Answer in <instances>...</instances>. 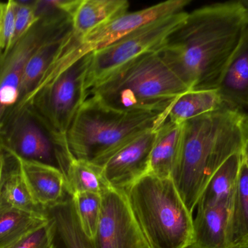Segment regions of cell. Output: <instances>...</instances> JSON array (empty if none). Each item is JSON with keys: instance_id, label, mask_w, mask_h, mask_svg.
I'll return each mask as SVG.
<instances>
[{"instance_id": "21", "label": "cell", "mask_w": 248, "mask_h": 248, "mask_svg": "<svg viewBox=\"0 0 248 248\" xmlns=\"http://www.w3.org/2000/svg\"><path fill=\"white\" fill-rule=\"evenodd\" d=\"M225 106L218 89L189 90L163 114L165 120L182 124Z\"/></svg>"}, {"instance_id": "32", "label": "cell", "mask_w": 248, "mask_h": 248, "mask_svg": "<svg viewBox=\"0 0 248 248\" xmlns=\"http://www.w3.org/2000/svg\"><path fill=\"white\" fill-rule=\"evenodd\" d=\"M243 2H244V4H246V7L248 9V0H243Z\"/></svg>"}, {"instance_id": "23", "label": "cell", "mask_w": 248, "mask_h": 248, "mask_svg": "<svg viewBox=\"0 0 248 248\" xmlns=\"http://www.w3.org/2000/svg\"><path fill=\"white\" fill-rule=\"evenodd\" d=\"M230 248H248V167L243 158L228 227Z\"/></svg>"}, {"instance_id": "31", "label": "cell", "mask_w": 248, "mask_h": 248, "mask_svg": "<svg viewBox=\"0 0 248 248\" xmlns=\"http://www.w3.org/2000/svg\"><path fill=\"white\" fill-rule=\"evenodd\" d=\"M243 154V158H244L245 162H246V165H247L248 167V139L247 141H246V144H245Z\"/></svg>"}, {"instance_id": "28", "label": "cell", "mask_w": 248, "mask_h": 248, "mask_svg": "<svg viewBox=\"0 0 248 248\" xmlns=\"http://www.w3.org/2000/svg\"><path fill=\"white\" fill-rule=\"evenodd\" d=\"M15 35V2H0V55L13 45Z\"/></svg>"}, {"instance_id": "1", "label": "cell", "mask_w": 248, "mask_h": 248, "mask_svg": "<svg viewBox=\"0 0 248 248\" xmlns=\"http://www.w3.org/2000/svg\"><path fill=\"white\" fill-rule=\"evenodd\" d=\"M248 26L243 0L213 3L188 13L157 52L189 90L217 89Z\"/></svg>"}, {"instance_id": "11", "label": "cell", "mask_w": 248, "mask_h": 248, "mask_svg": "<svg viewBox=\"0 0 248 248\" xmlns=\"http://www.w3.org/2000/svg\"><path fill=\"white\" fill-rule=\"evenodd\" d=\"M190 2V0H169L125 13L86 35L77 49L81 56L98 50L153 22L183 12Z\"/></svg>"}, {"instance_id": "20", "label": "cell", "mask_w": 248, "mask_h": 248, "mask_svg": "<svg viewBox=\"0 0 248 248\" xmlns=\"http://www.w3.org/2000/svg\"><path fill=\"white\" fill-rule=\"evenodd\" d=\"M49 220L46 211L29 212L0 202V248L15 244Z\"/></svg>"}, {"instance_id": "9", "label": "cell", "mask_w": 248, "mask_h": 248, "mask_svg": "<svg viewBox=\"0 0 248 248\" xmlns=\"http://www.w3.org/2000/svg\"><path fill=\"white\" fill-rule=\"evenodd\" d=\"M0 146L20 158L58 167L62 148L26 105L15 109L6 119L0 130Z\"/></svg>"}, {"instance_id": "19", "label": "cell", "mask_w": 248, "mask_h": 248, "mask_svg": "<svg viewBox=\"0 0 248 248\" xmlns=\"http://www.w3.org/2000/svg\"><path fill=\"white\" fill-rule=\"evenodd\" d=\"M243 160V152L233 154L217 170L198 201V209L218 204L232 206Z\"/></svg>"}, {"instance_id": "14", "label": "cell", "mask_w": 248, "mask_h": 248, "mask_svg": "<svg viewBox=\"0 0 248 248\" xmlns=\"http://www.w3.org/2000/svg\"><path fill=\"white\" fill-rule=\"evenodd\" d=\"M74 36V29L71 28L42 45L31 57L25 68L16 109L21 107L28 101Z\"/></svg>"}, {"instance_id": "12", "label": "cell", "mask_w": 248, "mask_h": 248, "mask_svg": "<svg viewBox=\"0 0 248 248\" xmlns=\"http://www.w3.org/2000/svg\"><path fill=\"white\" fill-rule=\"evenodd\" d=\"M156 134V129L145 131L125 143L108 157L101 167L108 186L125 189L148 173Z\"/></svg>"}, {"instance_id": "16", "label": "cell", "mask_w": 248, "mask_h": 248, "mask_svg": "<svg viewBox=\"0 0 248 248\" xmlns=\"http://www.w3.org/2000/svg\"><path fill=\"white\" fill-rule=\"evenodd\" d=\"M232 208L218 204L198 209L192 242L187 248H230L228 227Z\"/></svg>"}, {"instance_id": "24", "label": "cell", "mask_w": 248, "mask_h": 248, "mask_svg": "<svg viewBox=\"0 0 248 248\" xmlns=\"http://www.w3.org/2000/svg\"><path fill=\"white\" fill-rule=\"evenodd\" d=\"M61 170L65 177L67 193L71 197L81 192L100 194L108 186L101 168L84 160L70 157Z\"/></svg>"}, {"instance_id": "5", "label": "cell", "mask_w": 248, "mask_h": 248, "mask_svg": "<svg viewBox=\"0 0 248 248\" xmlns=\"http://www.w3.org/2000/svg\"><path fill=\"white\" fill-rule=\"evenodd\" d=\"M149 248H187L193 217L171 178L147 173L124 189Z\"/></svg>"}, {"instance_id": "13", "label": "cell", "mask_w": 248, "mask_h": 248, "mask_svg": "<svg viewBox=\"0 0 248 248\" xmlns=\"http://www.w3.org/2000/svg\"><path fill=\"white\" fill-rule=\"evenodd\" d=\"M13 155L17 160L23 180L35 204L40 209L46 211L65 200L67 192L65 180L61 169L42 162L25 160Z\"/></svg>"}, {"instance_id": "18", "label": "cell", "mask_w": 248, "mask_h": 248, "mask_svg": "<svg viewBox=\"0 0 248 248\" xmlns=\"http://www.w3.org/2000/svg\"><path fill=\"white\" fill-rule=\"evenodd\" d=\"M126 0H81L72 18L73 29L82 39L94 29L128 13Z\"/></svg>"}, {"instance_id": "8", "label": "cell", "mask_w": 248, "mask_h": 248, "mask_svg": "<svg viewBox=\"0 0 248 248\" xmlns=\"http://www.w3.org/2000/svg\"><path fill=\"white\" fill-rule=\"evenodd\" d=\"M187 14L183 11L163 17L93 52L86 83L87 90L126 63L147 52L159 50Z\"/></svg>"}, {"instance_id": "3", "label": "cell", "mask_w": 248, "mask_h": 248, "mask_svg": "<svg viewBox=\"0 0 248 248\" xmlns=\"http://www.w3.org/2000/svg\"><path fill=\"white\" fill-rule=\"evenodd\" d=\"M157 51L126 63L87 92L111 109L131 113H163L189 91Z\"/></svg>"}, {"instance_id": "15", "label": "cell", "mask_w": 248, "mask_h": 248, "mask_svg": "<svg viewBox=\"0 0 248 248\" xmlns=\"http://www.w3.org/2000/svg\"><path fill=\"white\" fill-rule=\"evenodd\" d=\"M217 89L224 105L248 113V26Z\"/></svg>"}, {"instance_id": "22", "label": "cell", "mask_w": 248, "mask_h": 248, "mask_svg": "<svg viewBox=\"0 0 248 248\" xmlns=\"http://www.w3.org/2000/svg\"><path fill=\"white\" fill-rule=\"evenodd\" d=\"M46 212L53 220L56 235L59 236L65 248H95L94 241L81 228L71 196Z\"/></svg>"}, {"instance_id": "29", "label": "cell", "mask_w": 248, "mask_h": 248, "mask_svg": "<svg viewBox=\"0 0 248 248\" xmlns=\"http://www.w3.org/2000/svg\"><path fill=\"white\" fill-rule=\"evenodd\" d=\"M15 35L13 43L23 36L36 22L33 13L34 1H14Z\"/></svg>"}, {"instance_id": "6", "label": "cell", "mask_w": 248, "mask_h": 248, "mask_svg": "<svg viewBox=\"0 0 248 248\" xmlns=\"http://www.w3.org/2000/svg\"><path fill=\"white\" fill-rule=\"evenodd\" d=\"M93 52L68 66L33 93L25 103L49 131L60 147L68 149L67 133L87 99V77Z\"/></svg>"}, {"instance_id": "25", "label": "cell", "mask_w": 248, "mask_h": 248, "mask_svg": "<svg viewBox=\"0 0 248 248\" xmlns=\"http://www.w3.org/2000/svg\"><path fill=\"white\" fill-rule=\"evenodd\" d=\"M11 155V165L0 192V202L29 212L44 211L35 204L23 180L17 160Z\"/></svg>"}, {"instance_id": "7", "label": "cell", "mask_w": 248, "mask_h": 248, "mask_svg": "<svg viewBox=\"0 0 248 248\" xmlns=\"http://www.w3.org/2000/svg\"><path fill=\"white\" fill-rule=\"evenodd\" d=\"M71 28L72 17L67 15L38 19L0 55V130L18 103L23 74L31 57L42 45Z\"/></svg>"}, {"instance_id": "10", "label": "cell", "mask_w": 248, "mask_h": 248, "mask_svg": "<svg viewBox=\"0 0 248 248\" xmlns=\"http://www.w3.org/2000/svg\"><path fill=\"white\" fill-rule=\"evenodd\" d=\"M101 214L95 248H149L124 189L107 186L101 192Z\"/></svg>"}, {"instance_id": "27", "label": "cell", "mask_w": 248, "mask_h": 248, "mask_svg": "<svg viewBox=\"0 0 248 248\" xmlns=\"http://www.w3.org/2000/svg\"><path fill=\"white\" fill-rule=\"evenodd\" d=\"M55 236V223L49 216L47 223L15 244L5 248H56Z\"/></svg>"}, {"instance_id": "2", "label": "cell", "mask_w": 248, "mask_h": 248, "mask_svg": "<svg viewBox=\"0 0 248 248\" xmlns=\"http://www.w3.org/2000/svg\"><path fill=\"white\" fill-rule=\"evenodd\" d=\"M248 139V113L224 106L184 122L179 163L171 179L190 213L214 173Z\"/></svg>"}, {"instance_id": "17", "label": "cell", "mask_w": 248, "mask_h": 248, "mask_svg": "<svg viewBox=\"0 0 248 248\" xmlns=\"http://www.w3.org/2000/svg\"><path fill=\"white\" fill-rule=\"evenodd\" d=\"M156 131L148 173L160 178H171L182 151L184 123L165 120Z\"/></svg>"}, {"instance_id": "26", "label": "cell", "mask_w": 248, "mask_h": 248, "mask_svg": "<svg viewBox=\"0 0 248 248\" xmlns=\"http://www.w3.org/2000/svg\"><path fill=\"white\" fill-rule=\"evenodd\" d=\"M81 228L94 241L101 214V193L81 192L71 197Z\"/></svg>"}, {"instance_id": "30", "label": "cell", "mask_w": 248, "mask_h": 248, "mask_svg": "<svg viewBox=\"0 0 248 248\" xmlns=\"http://www.w3.org/2000/svg\"><path fill=\"white\" fill-rule=\"evenodd\" d=\"M12 159L11 154L0 146V192L10 169Z\"/></svg>"}, {"instance_id": "4", "label": "cell", "mask_w": 248, "mask_h": 248, "mask_svg": "<svg viewBox=\"0 0 248 248\" xmlns=\"http://www.w3.org/2000/svg\"><path fill=\"white\" fill-rule=\"evenodd\" d=\"M163 122V113L121 112L87 97L67 133L68 152L101 168L124 144Z\"/></svg>"}]
</instances>
